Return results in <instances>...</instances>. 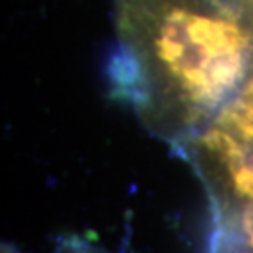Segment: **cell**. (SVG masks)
I'll use <instances>...</instances> for the list:
<instances>
[{"label": "cell", "mask_w": 253, "mask_h": 253, "mask_svg": "<svg viewBox=\"0 0 253 253\" xmlns=\"http://www.w3.org/2000/svg\"><path fill=\"white\" fill-rule=\"evenodd\" d=\"M112 97L179 150L252 76L253 22L232 0H112Z\"/></svg>", "instance_id": "6da1fadb"}, {"label": "cell", "mask_w": 253, "mask_h": 253, "mask_svg": "<svg viewBox=\"0 0 253 253\" xmlns=\"http://www.w3.org/2000/svg\"><path fill=\"white\" fill-rule=\"evenodd\" d=\"M237 112L242 114L253 125V73L242 87V90L235 95V99L229 104Z\"/></svg>", "instance_id": "7a4b0ae2"}, {"label": "cell", "mask_w": 253, "mask_h": 253, "mask_svg": "<svg viewBox=\"0 0 253 253\" xmlns=\"http://www.w3.org/2000/svg\"><path fill=\"white\" fill-rule=\"evenodd\" d=\"M232 2L253 22V0H232Z\"/></svg>", "instance_id": "3957f363"}]
</instances>
